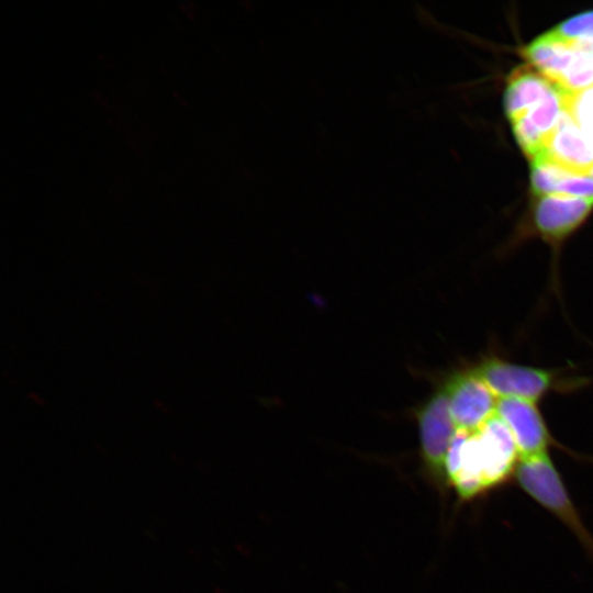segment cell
<instances>
[{
	"mask_svg": "<svg viewBox=\"0 0 593 593\" xmlns=\"http://www.w3.org/2000/svg\"><path fill=\"white\" fill-rule=\"evenodd\" d=\"M519 460L508 427L495 413L477 429H456L445 460L446 485L471 501L515 477Z\"/></svg>",
	"mask_w": 593,
	"mask_h": 593,
	"instance_id": "1",
	"label": "cell"
},
{
	"mask_svg": "<svg viewBox=\"0 0 593 593\" xmlns=\"http://www.w3.org/2000/svg\"><path fill=\"white\" fill-rule=\"evenodd\" d=\"M577 96L533 70L514 75L504 91V110L513 134L533 160L548 153L553 135Z\"/></svg>",
	"mask_w": 593,
	"mask_h": 593,
	"instance_id": "2",
	"label": "cell"
},
{
	"mask_svg": "<svg viewBox=\"0 0 593 593\" xmlns=\"http://www.w3.org/2000/svg\"><path fill=\"white\" fill-rule=\"evenodd\" d=\"M514 478L519 488L563 523L593 557V536L583 523L548 452L521 458Z\"/></svg>",
	"mask_w": 593,
	"mask_h": 593,
	"instance_id": "3",
	"label": "cell"
},
{
	"mask_svg": "<svg viewBox=\"0 0 593 593\" xmlns=\"http://www.w3.org/2000/svg\"><path fill=\"white\" fill-rule=\"evenodd\" d=\"M522 55L535 70L572 94L593 88V53L551 30L524 46Z\"/></svg>",
	"mask_w": 593,
	"mask_h": 593,
	"instance_id": "4",
	"label": "cell"
},
{
	"mask_svg": "<svg viewBox=\"0 0 593 593\" xmlns=\"http://www.w3.org/2000/svg\"><path fill=\"white\" fill-rule=\"evenodd\" d=\"M473 368L499 399L537 403L560 387L552 370L515 363L494 355L484 357Z\"/></svg>",
	"mask_w": 593,
	"mask_h": 593,
	"instance_id": "5",
	"label": "cell"
},
{
	"mask_svg": "<svg viewBox=\"0 0 593 593\" xmlns=\"http://www.w3.org/2000/svg\"><path fill=\"white\" fill-rule=\"evenodd\" d=\"M424 469L434 484L446 486L445 460L456 433L444 383L417 411Z\"/></svg>",
	"mask_w": 593,
	"mask_h": 593,
	"instance_id": "6",
	"label": "cell"
},
{
	"mask_svg": "<svg viewBox=\"0 0 593 593\" xmlns=\"http://www.w3.org/2000/svg\"><path fill=\"white\" fill-rule=\"evenodd\" d=\"M444 385L457 429H477L496 413L499 398L473 367L452 373Z\"/></svg>",
	"mask_w": 593,
	"mask_h": 593,
	"instance_id": "7",
	"label": "cell"
},
{
	"mask_svg": "<svg viewBox=\"0 0 593 593\" xmlns=\"http://www.w3.org/2000/svg\"><path fill=\"white\" fill-rule=\"evenodd\" d=\"M592 208L593 198L537 197L533 208L534 230L545 242L558 248L585 221Z\"/></svg>",
	"mask_w": 593,
	"mask_h": 593,
	"instance_id": "8",
	"label": "cell"
},
{
	"mask_svg": "<svg viewBox=\"0 0 593 593\" xmlns=\"http://www.w3.org/2000/svg\"><path fill=\"white\" fill-rule=\"evenodd\" d=\"M496 415L508 427L521 458L547 454L555 444L545 418L534 402L501 398Z\"/></svg>",
	"mask_w": 593,
	"mask_h": 593,
	"instance_id": "9",
	"label": "cell"
},
{
	"mask_svg": "<svg viewBox=\"0 0 593 593\" xmlns=\"http://www.w3.org/2000/svg\"><path fill=\"white\" fill-rule=\"evenodd\" d=\"M530 188L536 197L558 194L593 198V177L542 155L530 160Z\"/></svg>",
	"mask_w": 593,
	"mask_h": 593,
	"instance_id": "10",
	"label": "cell"
},
{
	"mask_svg": "<svg viewBox=\"0 0 593 593\" xmlns=\"http://www.w3.org/2000/svg\"><path fill=\"white\" fill-rule=\"evenodd\" d=\"M546 155L581 174L590 176L593 169V144L579 127L570 112L559 124Z\"/></svg>",
	"mask_w": 593,
	"mask_h": 593,
	"instance_id": "11",
	"label": "cell"
},
{
	"mask_svg": "<svg viewBox=\"0 0 593 593\" xmlns=\"http://www.w3.org/2000/svg\"><path fill=\"white\" fill-rule=\"evenodd\" d=\"M560 37L593 53V10L575 14L551 29Z\"/></svg>",
	"mask_w": 593,
	"mask_h": 593,
	"instance_id": "12",
	"label": "cell"
},
{
	"mask_svg": "<svg viewBox=\"0 0 593 593\" xmlns=\"http://www.w3.org/2000/svg\"><path fill=\"white\" fill-rule=\"evenodd\" d=\"M577 101L588 105L590 104V114L578 116H574L571 113L570 114L577 122L579 127L582 130V132L585 134V136L593 144V88L578 94Z\"/></svg>",
	"mask_w": 593,
	"mask_h": 593,
	"instance_id": "13",
	"label": "cell"
},
{
	"mask_svg": "<svg viewBox=\"0 0 593 593\" xmlns=\"http://www.w3.org/2000/svg\"><path fill=\"white\" fill-rule=\"evenodd\" d=\"M590 176L593 177V169L591 170Z\"/></svg>",
	"mask_w": 593,
	"mask_h": 593,
	"instance_id": "14",
	"label": "cell"
}]
</instances>
